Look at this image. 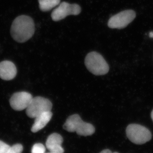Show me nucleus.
Instances as JSON below:
<instances>
[{"label":"nucleus","mask_w":153,"mask_h":153,"mask_svg":"<svg viewBox=\"0 0 153 153\" xmlns=\"http://www.w3.org/2000/svg\"><path fill=\"white\" fill-rule=\"evenodd\" d=\"M34 21L30 16L22 15L15 19L10 28V34L19 43H24L30 39L34 34Z\"/></svg>","instance_id":"obj_1"},{"label":"nucleus","mask_w":153,"mask_h":153,"mask_svg":"<svg viewBox=\"0 0 153 153\" xmlns=\"http://www.w3.org/2000/svg\"><path fill=\"white\" fill-rule=\"evenodd\" d=\"M63 128L70 132H75L79 135H91L95 132L94 127L91 124L84 122L78 114L72 115L67 119Z\"/></svg>","instance_id":"obj_2"},{"label":"nucleus","mask_w":153,"mask_h":153,"mask_svg":"<svg viewBox=\"0 0 153 153\" xmlns=\"http://www.w3.org/2000/svg\"><path fill=\"white\" fill-rule=\"evenodd\" d=\"M85 63L88 71L94 75H104L109 71L108 63L102 55L97 52L88 53L85 57Z\"/></svg>","instance_id":"obj_3"},{"label":"nucleus","mask_w":153,"mask_h":153,"mask_svg":"<svg viewBox=\"0 0 153 153\" xmlns=\"http://www.w3.org/2000/svg\"><path fill=\"white\" fill-rule=\"evenodd\" d=\"M127 137L132 143L142 145L149 141L152 134L148 128L137 124H131L126 129Z\"/></svg>","instance_id":"obj_4"},{"label":"nucleus","mask_w":153,"mask_h":153,"mask_svg":"<svg viewBox=\"0 0 153 153\" xmlns=\"http://www.w3.org/2000/svg\"><path fill=\"white\" fill-rule=\"evenodd\" d=\"M52 104L48 99L41 97H33L28 107L26 114L30 118L36 117L40 114L51 110Z\"/></svg>","instance_id":"obj_5"},{"label":"nucleus","mask_w":153,"mask_h":153,"mask_svg":"<svg viewBox=\"0 0 153 153\" xmlns=\"http://www.w3.org/2000/svg\"><path fill=\"white\" fill-rule=\"evenodd\" d=\"M135 17L136 13L134 10H123L111 16L108 22V26L111 28H125L134 20Z\"/></svg>","instance_id":"obj_6"},{"label":"nucleus","mask_w":153,"mask_h":153,"mask_svg":"<svg viewBox=\"0 0 153 153\" xmlns=\"http://www.w3.org/2000/svg\"><path fill=\"white\" fill-rule=\"evenodd\" d=\"M81 12V8L79 4H71L63 1L53 10L51 18L53 21L57 22L65 19L69 15H79Z\"/></svg>","instance_id":"obj_7"},{"label":"nucleus","mask_w":153,"mask_h":153,"mask_svg":"<svg viewBox=\"0 0 153 153\" xmlns=\"http://www.w3.org/2000/svg\"><path fill=\"white\" fill-rule=\"evenodd\" d=\"M33 98L32 95L26 91L15 93L10 100V106L15 111H23L28 107Z\"/></svg>","instance_id":"obj_8"},{"label":"nucleus","mask_w":153,"mask_h":153,"mask_svg":"<svg viewBox=\"0 0 153 153\" xmlns=\"http://www.w3.org/2000/svg\"><path fill=\"white\" fill-rule=\"evenodd\" d=\"M17 74V69L15 64L10 61L0 62V78L5 81L13 79Z\"/></svg>","instance_id":"obj_9"},{"label":"nucleus","mask_w":153,"mask_h":153,"mask_svg":"<svg viewBox=\"0 0 153 153\" xmlns=\"http://www.w3.org/2000/svg\"><path fill=\"white\" fill-rule=\"evenodd\" d=\"M63 139L60 134L53 133L49 136L46 142V146L51 152L63 153L64 149L62 147Z\"/></svg>","instance_id":"obj_10"},{"label":"nucleus","mask_w":153,"mask_h":153,"mask_svg":"<svg viewBox=\"0 0 153 153\" xmlns=\"http://www.w3.org/2000/svg\"><path fill=\"white\" fill-rule=\"evenodd\" d=\"M52 116L51 111L45 112L35 118L34 124L31 127L33 132L36 133L42 129L50 121Z\"/></svg>","instance_id":"obj_11"},{"label":"nucleus","mask_w":153,"mask_h":153,"mask_svg":"<svg viewBox=\"0 0 153 153\" xmlns=\"http://www.w3.org/2000/svg\"><path fill=\"white\" fill-rule=\"evenodd\" d=\"M38 3L40 10L47 12L58 6L60 3V0H38Z\"/></svg>","instance_id":"obj_12"},{"label":"nucleus","mask_w":153,"mask_h":153,"mask_svg":"<svg viewBox=\"0 0 153 153\" xmlns=\"http://www.w3.org/2000/svg\"><path fill=\"white\" fill-rule=\"evenodd\" d=\"M31 153H45V146L41 143H36L33 146Z\"/></svg>","instance_id":"obj_13"},{"label":"nucleus","mask_w":153,"mask_h":153,"mask_svg":"<svg viewBox=\"0 0 153 153\" xmlns=\"http://www.w3.org/2000/svg\"><path fill=\"white\" fill-rule=\"evenodd\" d=\"M23 151V147L19 144H15L10 147L7 153H22Z\"/></svg>","instance_id":"obj_14"},{"label":"nucleus","mask_w":153,"mask_h":153,"mask_svg":"<svg viewBox=\"0 0 153 153\" xmlns=\"http://www.w3.org/2000/svg\"><path fill=\"white\" fill-rule=\"evenodd\" d=\"M10 146L0 141V153H7Z\"/></svg>","instance_id":"obj_15"},{"label":"nucleus","mask_w":153,"mask_h":153,"mask_svg":"<svg viewBox=\"0 0 153 153\" xmlns=\"http://www.w3.org/2000/svg\"><path fill=\"white\" fill-rule=\"evenodd\" d=\"M100 153H118L117 152H114L112 153L111 150H108V149H106V150H104L102 151V152H100Z\"/></svg>","instance_id":"obj_16"},{"label":"nucleus","mask_w":153,"mask_h":153,"mask_svg":"<svg viewBox=\"0 0 153 153\" xmlns=\"http://www.w3.org/2000/svg\"><path fill=\"white\" fill-rule=\"evenodd\" d=\"M149 36L151 37V38H153V32H151L150 33V34H149Z\"/></svg>","instance_id":"obj_17"},{"label":"nucleus","mask_w":153,"mask_h":153,"mask_svg":"<svg viewBox=\"0 0 153 153\" xmlns=\"http://www.w3.org/2000/svg\"><path fill=\"white\" fill-rule=\"evenodd\" d=\"M151 118H152V120H153V110L152 111V112H151Z\"/></svg>","instance_id":"obj_18"},{"label":"nucleus","mask_w":153,"mask_h":153,"mask_svg":"<svg viewBox=\"0 0 153 153\" xmlns=\"http://www.w3.org/2000/svg\"><path fill=\"white\" fill-rule=\"evenodd\" d=\"M53 153V152H49V153Z\"/></svg>","instance_id":"obj_19"}]
</instances>
